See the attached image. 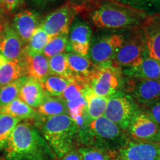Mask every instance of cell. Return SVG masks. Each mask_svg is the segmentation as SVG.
I'll use <instances>...</instances> for the list:
<instances>
[{
	"label": "cell",
	"instance_id": "1",
	"mask_svg": "<svg viewBox=\"0 0 160 160\" xmlns=\"http://www.w3.org/2000/svg\"><path fill=\"white\" fill-rule=\"evenodd\" d=\"M85 11L88 12L92 23L102 29H136L148 17L118 0H91L85 5Z\"/></svg>",
	"mask_w": 160,
	"mask_h": 160
},
{
	"label": "cell",
	"instance_id": "2",
	"mask_svg": "<svg viewBox=\"0 0 160 160\" xmlns=\"http://www.w3.org/2000/svg\"><path fill=\"white\" fill-rule=\"evenodd\" d=\"M6 160H57V156L39 128L20 122L5 148Z\"/></svg>",
	"mask_w": 160,
	"mask_h": 160
},
{
	"label": "cell",
	"instance_id": "3",
	"mask_svg": "<svg viewBox=\"0 0 160 160\" xmlns=\"http://www.w3.org/2000/svg\"><path fill=\"white\" fill-rule=\"evenodd\" d=\"M39 128L58 159L73 149L79 140V131L76 122L68 114L51 117H40L35 125Z\"/></svg>",
	"mask_w": 160,
	"mask_h": 160
},
{
	"label": "cell",
	"instance_id": "4",
	"mask_svg": "<svg viewBox=\"0 0 160 160\" xmlns=\"http://www.w3.org/2000/svg\"><path fill=\"white\" fill-rule=\"evenodd\" d=\"M128 139L124 130L104 116L91 120L85 129L79 131V142L85 147L113 153L123 148Z\"/></svg>",
	"mask_w": 160,
	"mask_h": 160
},
{
	"label": "cell",
	"instance_id": "5",
	"mask_svg": "<svg viewBox=\"0 0 160 160\" xmlns=\"http://www.w3.org/2000/svg\"><path fill=\"white\" fill-rule=\"evenodd\" d=\"M123 75L121 68L112 62L100 64L97 65L89 86L95 94L109 97L123 88L125 83Z\"/></svg>",
	"mask_w": 160,
	"mask_h": 160
},
{
	"label": "cell",
	"instance_id": "6",
	"mask_svg": "<svg viewBox=\"0 0 160 160\" xmlns=\"http://www.w3.org/2000/svg\"><path fill=\"white\" fill-rule=\"evenodd\" d=\"M85 8V5H78L68 1L48 14L42 20L40 26L51 39L61 34L68 35L72 22Z\"/></svg>",
	"mask_w": 160,
	"mask_h": 160
},
{
	"label": "cell",
	"instance_id": "7",
	"mask_svg": "<svg viewBox=\"0 0 160 160\" xmlns=\"http://www.w3.org/2000/svg\"><path fill=\"white\" fill-rule=\"evenodd\" d=\"M139 110L131 96L119 91L108 97L104 117L125 131Z\"/></svg>",
	"mask_w": 160,
	"mask_h": 160
},
{
	"label": "cell",
	"instance_id": "8",
	"mask_svg": "<svg viewBox=\"0 0 160 160\" xmlns=\"http://www.w3.org/2000/svg\"><path fill=\"white\" fill-rule=\"evenodd\" d=\"M148 55L145 37L141 28L133 29L125 37V41L112 62L119 68H128L139 63Z\"/></svg>",
	"mask_w": 160,
	"mask_h": 160
},
{
	"label": "cell",
	"instance_id": "9",
	"mask_svg": "<svg viewBox=\"0 0 160 160\" xmlns=\"http://www.w3.org/2000/svg\"><path fill=\"white\" fill-rule=\"evenodd\" d=\"M124 41L125 36L122 33H108L92 37L88 58L95 65L112 62Z\"/></svg>",
	"mask_w": 160,
	"mask_h": 160
},
{
	"label": "cell",
	"instance_id": "10",
	"mask_svg": "<svg viewBox=\"0 0 160 160\" xmlns=\"http://www.w3.org/2000/svg\"><path fill=\"white\" fill-rule=\"evenodd\" d=\"M113 160H160V142H138L128 139L114 153Z\"/></svg>",
	"mask_w": 160,
	"mask_h": 160
},
{
	"label": "cell",
	"instance_id": "11",
	"mask_svg": "<svg viewBox=\"0 0 160 160\" xmlns=\"http://www.w3.org/2000/svg\"><path fill=\"white\" fill-rule=\"evenodd\" d=\"M122 88L143 106L160 99V80L129 78L125 82Z\"/></svg>",
	"mask_w": 160,
	"mask_h": 160
},
{
	"label": "cell",
	"instance_id": "12",
	"mask_svg": "<svg viewBox=\"0 0 160 160\" xmlns=\"http://www.w3.org/2000/svg\"><path fill=\"white\" fill-rule=\"evenodd\" d=\"M127 130L133 141L160 142V127L141 110L136 113Z\"/></svg>",
	"mask_w": 160,
	"mask_h": 160
},
{
	"label": "cell",
	"instance_id": "13",
	"mask_svg": "<svg viewBox=\"0 0 160 160\" xmlns=\"http://www.w3.org/2000/svg\"><path fill=\"white\" fill-rule=\"evenodd\" d=\"M92 35L91 25L81 18L76 17L72 22L68 33L70 51L88 57Z\"/></svg>",
	"mask_w": 160,
	"mask_h": 160
},
{
	"label": "cell",
	"instance_id": "14",
	"mask_svg": "<svg viewBox=\"0 0 160 160\" xmlns=\"http://www.w3.org/2000/svg\"><path fill=\"white\" fill-rule=\"evenodd\" d=\"M140 28L145 37L148 55L160 63V13L148 16Z\"/></svg>",
	"mask_w": 160,
	"mask_h": 160
},
{
	"label": "cell",
	"instance_id": "15",
	"mask_svg": "<svg viewBox=\"0 0 160 160\" xmlns=\"http://www.w3.org/2000/svg\"><path fill=\"white\" fill-rule=\"evenodd\" d=\"M26 45L8 22L4 24L2 39L0 43V54L8 61L22 59Z\"/></svg>",
	"mask_w": 160,
	"mask_h": 160
},
{
	"label": "cell",
	"instance_id": "16",
	"mask_svg": "<svg viewBox=\"0 0 160 160\" xmlns=\"http://www.w3.org/2000/svg\"><path fill=\"white\" fill-rule=\"evenodd\" d=\"M42 22L39 13L34 11L25 10L13 17L12 28L25 45Z\"/></svg>",
	"mask_w": 160,
	"mask_h": 160
},
{
	"label": "cell",
	"instance_id": "17",
	"mask_svg": "<svg viewBox=\"0 0 160 160\" xmlns=\"http://www.w3.org/2000/svg\"><path fill=\"white\" fill-rule=\"evenodd\" d=\"M122 73L129 78L160 80V63L147 55L139 63L125 68Z\"/></svg>",
	"mask_w": 160,
	"mask_h": 160
},
{
	"label": "cell",
	"instance_id": "18",
	"mask_svg": "<svg viewBox=\"0 0 160 160\" xmlns=\"http://www.w3.org/2000/svg\"><path fill=\"white\" fill-rule=\"evenodd\" d=\"M68 64L72 77L82 79L90 84L97 65L88 58L74 53H68Z\"/></svg>",
	"mask_w": 160,
	"mask_h": 160
},
{
	"label": "cell",
	"instance_id": "19",
	"mask_svg": "<svg viewBox=\"0 0 160 160\" xmlns=\"http://www.w3.org/2000/svg\"><path fill=\"white\" fill-rule=\"evenodd\" d=\"M42 84L37 79L28 77L20 89L19 98L33 108H38L46 97Z\"/></svg>",
	"mask_w": 160,
	"mask_h": 160
},
{
	"label": "cell",
	"instance_id": "20",
	"mask_svg": "<svg viewBox=\"0 0 160 160\" xmlns=\"http://www.w3.org/2000/svg\"><path fill=\"white\" fill-rule=\"evenodd\" d=\"M24 59L26 64L28 77L33 78L42 84L50 74L48 59L43 53L31 55L25 51Z\"/></svg>",
	"mask_w": 160,
	"mask_h": 160
},
{
	"label": "cell",
	"instance_id": "21",
	"mask_svg": "<svg viewBox=\"0 0 160 160\" xmlns=\"http://www.w3.org/2000/svg\"><path fill=\"white\" fill-rule=\"evenodd\" d=\"M26 76L28 73L24 57L8 61L0 68V88Z\"/></svg>",
	"mask_w": 160,
	"mask_h": 160
},
{
	"label": "cell",
	"instance_id": "22",
	"mask_svg": "<svg viewBox=\"0 0 160 160\" xmlns=\"http://www.w3.org/2000/svg\"><path fill=\"white\" fill-rule=\"evenodd\" d=\"M0 111L7 113L19 120L35 119L40 117L37 111L28 105L19 97L9 103L8 105L0 108Z\"/></svg>",
	"mask_w": 160,
	"mask_h": 160
},
{
	"label": "cell",
	"instance_id": "23",
	"mask_svg": "<svg viewBox=\"0 0 160 160\" xmlns=\"http://www.w3.org/2000/svg\"><path fill=\"white\" fill-rule=\"evenodd\" d=\"M38 113L42 117L68 114L66 102L61 97L46 95L43 102L37 108Z\"/></svg>",
	"mask_w": 160,
	"mask_h": 160
},
{
	"label": "cell",
	"instance_id": "24",
	"mask_svg": "<svg viewBox=\"0 0 160 160\" xmlns=\"http://www.w3.org/2000/svg\"><path fill=\"white\" fill-rule=\"evenodd\" d=\"M84 96L87 101V112L90 119L94 120L104 116L108 97L95 94L90 86L86 90Z\"/></svg>",
	"mask_w": 160,
	"mask_h": 160
},
{
	"label": "cell",
	"instance_id": "25",
	"mask_svg": "<svg viewBox=\"0 0 160 160\" xmlns=\"http://www.w3.org/2000/svg\"><path fill=\"white\" fill-rule=\"evenodd\" d=\"M27 78L28 76L21 77L0 88V108L8 105L19 97L20 89Z\"/></svg>",
	"mask_w": 160,
	"mask_h": 160
},
{
	"label": "cell",
	"instance_id": "26",
	"mask_svg": "<svg viewBox=\"0 0 160 160\" xmlns=\"http://www.w3.org/2000/svg\"><path fill=\"white\" fill-rule=\"evenodd\" d=\"M21 120L0 111V151L5 150L12 132Z\"/></svg>",
	"mask_w": 160,
	"mask_h": 160
},
{
	"label": "cell",
	"instance_id": "27",
	"mask_svg": "<svg viewBox=\"0 0 160 160\" xmlns=\"http://www.w3.org/2000/svg\"><path fill=\"white\" fill-rule=\"evenodd\" d=\"M51 39V38L39 25L26 45L25 52L31 55L42 53L44 48Z\"/></svg>",
	"mask_w": 160,
	"mask_h": 160
},
{
	"label": "cell",
	"instance_id": "28",
	"mask_svg": "<svg viewBox=\"0 0 160 160\" xmlns=\"http://www.w3.org/2000/svg\"><path fill=\"white\" fill-rule=\"evenodd\" d=\"M70 81L71 80L65 79L59 76L49 74L42 85L47 95L61 97Z\"/></svg>",
	"mask_w": 160,
	"mask_h": 160
},
{
	"label": "cell",
	"instance_id": "29",
	"mask_svg": "<svg viewBox=\"0 0 160 160\" xmlns=\"http://www.w3.org/2000/svg\"><path fill=\"white\" fill-rule=\"evenodd\" d=\"M50 74L59 76L71 80L72 77L68 64V53H60L48 59Z\"/></svg>",
	"mask_w": 160,
	"mask_h": 160
},
{
	"label": "cell",
	"instance_id": "30",
	"mask_svg": "<svg viewBox=\"0 0 160 160\" xmlns=\"http://www.w3.org/2000/svg\"><path fill=\"white\" fill-rule=\"evenodd\" d=\"M65 51H70L68 35L61 34L50 40L44 48L42 53L49 59L56 55L64 53Z\"/></svg>",
	"mask_w": 160,
	"mask_h": 160
},
{
	"label": "cell",
	"instance_id": "31",
	"mask_svg": "<svg viewBox=\"0 0 160 160\" xmlns=\"http://www.w3.org/2000/svg\"><path fill=\"white\" fill-rule=\"evenodd\" d=\"M89 87V83L82 79L73 77L70 81L62 95V99L65 102L73 101L82 97L85 94L86 90Z\"/></svg>",
	"mask_w": 160,
	"mask_h": 160
},
{
	"label": "cell",
	"instance_id": "32",
	"mask_svg": "<svg viewBox=\"0 0 160 160\" xmlns=\"http://www.w3.org/2000/svg\"><path fill=\"white\" fill-rule=\"evenodd\" d=\"M125 5L142 11L148 15L160 13V0H118Z\"/></svg>",
	"mask_w": 160,
	"mask_h": 160
},
{
	"label": "cell",
	"instance_id": "33",
	"mask_svg": "<svg viewBox=\"0 0 160 160\" xmlns=\"http://www.w3.org/2000/svg\"><path fill=\"white\" fill-rule=\"evenodd\" d=\"M82 160H113V153L91 147H82L78 150Z\"/></svg>",
	"mask_w": 160,
	"mask_h": 160
},
{
	"label": "cell",
	"instance_id": "34",
	"mask_svg": "<svg viewBox=\"0 0 160 160\" xmlns=\"http://www.w3.org/2000/svg\"><path fill=\"white\" fill-rule=\"evenodd\" d=\"M68 111V115L72 119L76 117H81L87 112V101L85 96H82L79 99L73 100V101L66 102Z\"/></svg>",
	"mask_w": 160,
	"mask_h": 160
},
{
	"label": "cell",
	"instance_id": "35",
	"mask_svg": "<svg viewBox=\"0 0 160 160\" xmlns=\"http://www.w3.org/2000/svg\"><path fill=\"white\" fill-rule=\"evenodd\" d=\"M144 107L143 111L160 127V99Z\"/></svg>",
	"mask_w": 160,
	"mask_h": 160
},
{
	"label": "cell",
	"instance_id": "36",
	"mask_svg": "<svg viewBox=\"0 0 160 160\" xmlns=\"http://www.w3.org/2000/svg\"><path fill=\"white\" fill-rule=\"evenodd\" d=\"M6 11L8 13H12L25 5V0H3Z\"/></svg>",
	"mask_w": 160,
	"mask_h": 160
},
{
	"label": "cell",
	"instance_id": "37",
	"mask_svg": "<svg viewBox=\"0 0 160 160\" xmlns=\"http://www.w3.org/2000/svg\"><path fill=\"white\" fill-rule=\"evenodd\" d=\"M60 160H82L79 152L75 151L74 149H72L71 151L65 153L62 157L59 159Z\"/></svg>",
	"mask_w": 160,
	"mask_h": 160
},
{
	"label": "cell",
	"instance_id": "38",
	"mask_svg": "<svg viewBox=\"0 0 160 160\" xmlns=\"http://www.w3.org/2000/svg\"><path fill=\"white\" fill-rule=\"evenodd\" d=\"M31 1L39 7H45V6L55 2L56 0H31Z\"/></svg>",
	"mask_w": 160,
	"mask_h": 160
},
{
	"label": "cell",
	"instance_id": "39",
	"mask_svg": "<svg viewBox=\"0 0 160 160\" xmlns=\"http://www.w3.org/2000/svg\"><path fill=\"white\" fill-rule=\"evenodd\" d=\"M6 14H7V12L0 8V24L6 22Z\"/></svg>",
	"mask_w": 160,
	"mask_h": 160
},
{
	"label": "cell",
	"instance_id": "40",
	"mask_svg": "<svg viewBox=\"0 0 160 160\" xmlns=\"http://www.w3.org/2000/svg\"><path fill=\"white\" fill-rule=\"evenodd\" d=\"M69 2H71L78 4V5H86L91 0H68Z\"/></svg>",
	"mask_w": 160,
	"mask_h": 160
},
{
	"label": "cell",
	"instance_id": "41",
	"mask_svg": "<svg viewBox=\"0 0 160 160\" xmlns=\"http://www.w3.org/2000/svg\"><path fill=\"white\" fill-rule=\"evenodd\" d=\"M8 60L5 59V57H3V56H2L1 54H0V68L4 64H5V62H7Z\"/></svg>",
	"mask_w": 160,
	"mask_h": 160
},
{
	"label": "cell",
	"instance_id": "42",
	"mask_svg": "<svg viewBox=\"0 0 160 160\" xmlns=\"http://www.w3.org/2000/svg\"><path fill=\"white\" fill-rule=\"evenodd\" d=\"M5 24V23H4ZM4 24H0V43H1L2 39V33L4 30Z\"/></svg>",
	"mask_w": 160,
	"mask_h": 160
},
{
	"label": "cell",
	"instance_id": "43",
	"mask_svg": "<svg viewBox=\"0 0 160 160\" xmlns=\"http://www.w3.org/2000/svg\"><path fill=\"white\" fill-rule=\"evenodd\" d=\"M0 8H2L3 10H5V11L7 12V11H6V8H5V3H4L3 0H0ZM7 13H8V12H7Z\"/></svg>",
	"mask_w": 160,
	"mask_h": 160
}]
</instances>
